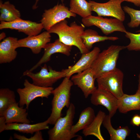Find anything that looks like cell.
<instances>
[{
	"instance_id": "cell-1",
	"label": "cell",
	"mask_w": 140,
	"mask_h": 140,
	"mask_svg": "<svg viewBox=\"0 0 140 140\" xmlns=\"http://www.w3.org/2000/svg\"><path fill=\"white\" fill-rule=\"evenodd\" d=\"M85 27L83 24L78 25L75 22L69 25L65 19L53 26L47 31L50 33L57 34L60 41L64 44L76 47L82 54L90 51L84 45L81 38Z\"/></svg>"
},
{
	"instance_id": "cell-2",
	"label": "cell",
	"mask_w": 140,
	"mask_h": 140,
	"mask_svg": "<svg viewBox=\"0 0 140 140\" xmlns=\"http://www.w3.org/2000/svg\"><path fill=\"white\" fill-rule=\"evenodd\" d=\"M73 85L70 78L65 77L60 85L52 91L53 97L51 102V113L47 119L49 124L54 125L62 116L63 108L69 107L71 103V90Z\"/></svg>"
},
{
	"instance_id": "cell-3",
	"label": "cell",
	"mask_w": 140,
	"mask_h": 140,
	"mask_svg": "<svg viewBox=\"0 0 140 140\" xmlns=\"http://www.w3.org/2000/svg\"><path fill=\"white\" fill-rule=\"evenodd\" d=\"M125 46L112 45L100 52L91 67L96 79L116 67L120 53Z\"/></svg>"
},
{
	"instance_id": "cell-4",
	"label": "cell",
	"mask_w": 140,
	"mask_h": 140,
	"mask_svg": "<svg viewBox=\"0 0 140 140\" xmlns=\"http://www.w3.org/2000/svg\"><path fill=\"white\" fill-rule=\"evenodd\" d=\"M75 113V106L71 103L66 115L59 118L54 127L48 131L49 140H70L75 137L78 140L82 139L81 136L73 134L71 131Z\"/></svg>"
},
{
	"instance_id": "cell-5",
	"label": "cell",
	"mask_w": 140,
	"mask_h": 140,
	"mask_svg": "<svg viewBox=\"0 0 140 140\" xmlns=\"http://www.w3.org/2000/svg\"><path fill=\"white\" fill-rule=\"evenodd\" d=\"M24 88L17 89V92L19 97L20 106L23 107L25 105L27 109L30 103L35 99L39 97L48 98L54 89L52 87H42L31 83L26 79L24 81Z\"/></svg>"
},
{
	"instance_id": "cell-6",
	"label": "cell",
	"mask_w": 140,
	"mask_h": 140,
	"mask_svg": "<svg viewBox=\"0 0 140 140\" xmlns=\"http://www.w3.org/2000/svg\"><path fill=\"white\" fill-rule=\"evenodd\" d=\"M123 72L116 68L96 79L98 87L109 91L119 99L124 94L123 90Z\"/></svg>"
},
{
	"instance_id": "cell-7",
	"label": "cell",
	"mask_w": 140,
	"mask_h": 140,
	"mask_svg": "<svg viewBox=\"0 0 140 140\" xmlns=\"http://www.w3.org/2000/svg\"><path fill=\"white\" fill-rule=\"evenodd\" d=\"M82 22L85 26H94L97 27L106 35L115 31L125 33L127 31L123 22L115 18H108L91 15L82 18Z\"/></svg>"
},
{
	"instance_id": "cell-8",
	"label": "cell",
	"mask_w": 140,
	"mask_h": 140,
	"mask_svg": "<svg viewBox=\"0 0 140 140\" xmlns=\"http://www.w3.org/2000/svg\"><path fill=\"white\" fill-rule=\"evenodd\" d=\"M23 75L30 78L34 84L47 87H52L58 80L66 77L65 73L62 70L57 71L50 66L48 67L45 64L39 72L34 73L27 70L24 72Z\"/></svg>"
},
{
	"instance_id": "cell-9",
	"label": "cell",
	"mask_w": 140,
	"mask_h": 140,
	"mask_svg": "<svg viewBox=\"0 0 140 140\" xmlns=\"http://www.w3.org/2000/svg\"><path fill=\"white\" fill-rule=\"evenodd\" d=\"M76 16V14L71 12L67 7L58 4L51 8L44 10L40 22L44 29L47 31L53 26L66 18Z\"/></svg>"
},
{
	"instance_id": "cell-10",
	"label": "cell",
	"mask_w": 140,
	"mask_h": 140,
	"mask_svg": "<svg viewBox=\"0 0 140 140\" xmlns=\"http://www.w3.org/2000/svg\"><path fill=\"white\" fill-rule=\"evenodd\" d=\"M123 0H109L103 3L90 1L92 11L96 12L98 16H110L123 22L125 20V12L121 6Z\"/></svg>"
},
{
	"instance_id": "cell-11",
	"label": "cell",
	"mask_w": 140,
	"mask_h": 140,
	"mask_svg": "<svg viewBox=\"0 0 140 140\" xmlns=\"http://www.w3.org/2000/svg\"><path fill=\"white\" fill-rule=\"evenodd\" d=\"M90 100L94 105H101L106 107L111 118L118 109V99L110 92L100 88L98 87L91 94Z\"/></svg>"
},
{
	"instance_id": "cell-12",
	"label": "cell",
	"mask_w": 140,
	"mask_h": 140,
	"mask_svg": "<svg viewBox=\"0 0 140 140\" xmlns=\"http://www.w3.org/2000/svg\"><path fill=\"white\" fill-rule=\"evenodd\" d=\"M5 29L17 30L28 36H32L39 34L44 27L41 23H38L20 18L10 22H1L0 29Z\"/></svg>"
},
{
	"instance_id": "cell-13",
	"label": "cell",
	"mask_w": 140,
	"mask_h": 140,
	"mask_svg": "<svg viewBox=\"0 0 140 140\" xmlns=\"http://www.w3.org/2000/svg\"><path fill=\"white\" fill-rule=\"evenodd\" d=\"M73 84L80 88L85 98H87L96 90L95 81L96 78L92 68H89L72 76Z\"/></svg>"
},
{
	"instance_id": "cell-14",
	"label": "cell",
	"mask_w": 140,
	"mask_h": 140,
	"mask_svg": "<svg viewBox=\"0 0 140 140\" xmlns=\"http://www.w3.org/2000/svg\"><path fill=\"white\" fill-rule=\"evenodd\" d=\"M51 37L50 33L47 31L37 35L28 36L18 40L17 47L28 48L33 54H38L50 41Z\"/></svg>"
},
{
	"instance_id": "cell-15",
	"label": "cell",
	"mask_w": 140,
	"mask_h": 140,
	"mask_svg": "<svg viewBox=\"0 0 140 140\" xmlns=\"http://www.w3.org/2000/svg\"><path fill=\"white\" fill-rule=\"evenodd\" d=\"M72 46L65 45L60 41L59 39L52 43L47 44L44 48L43 55L38 62L29 71L32 72L43 64L46 63L51 60V55L54 53H60L67 56L70 55Z\"/></svg>"
},
{
	"instance_id": "cell-16",
	"label": "cell",
	"mask_w": 140,
	"mask_h": 140,
	"mask_svg": "<svg viewBox=\"0 0 140 140\" xmlns=\"http://www.w3.org/2000/svg\"><path fill=\"white\" fill-rule=\"evenodd\" d=\"M100 52L99 47H95L91 51L82 54L80 59L74 65L62 70L65 73L66 77L70 78L73 74L90 68Z\"/></svg>"
},
{
	"instance_id": "cell-17",
	"label": "cell",
	"mask_w": 140,
	"mask_h": 140,
	"mask_svg": "<svg viewBox=\"0 0 140 140\" xmlns=\"http://www.w3.org/2000/svg\"><path fill=\"white\" fill-rule=\"evenodd\" d=\"M17 38L9 37L0 43V63H10L16 58L18 48Z\"/></svg>"
},
{
	"instance_id": "cell-18",
	"label": "cell",
	"mask_w": 140,
	"mask_h": 140,
	"mask_svg": "<svg viewBox=\"0 0 140 140\" xmlns=\"http://www.w3.org/2000/svg\"><path fill=\"white\" fill-rule=\"evenodd\" d=\"M19 103H15L9 107L5 112L7 124L14 123L30 124V121L27 118L28 114L26 108L18 106Z\"/></svg>"
},
{
	"instance_id": "cell-19",
	"label": "cell",
	"mask_w": 140,
	"mask_h": 140,
	"mask_svg": "<svg viewBox=\"0 0 140 140\" xmlns=\"http://www.w3.org/2000/svg\"><path fill=\"white\" fill-rule=\"evenodd\" d=\"M118 109L123 114L131 110H140V91H137L133 95L124 94L118 99Z\"/></svg>"
},
{
	"instance_id": "cell-20",
	"label": "cell",
	"mask_w": 140,
	"mask_h": 140,
	"mask_svg": "<svg viewBox=\"0 0 140 140\" xmlns=\"http://www.w3.org/2000/svg\"><path fill=\"white\" fill-rule=\"evenodd\" d=\"M47 120L41 122L34 124L26 123H14L7 124L5 129L6 130H14L23 133L33 134L41 130L49 129Z\"/></svg>"
},
{
	"instance_id": "cell-21",
	"label": "cell",
	"mask_w": 140,
	"mask_h": 140,
	"mask_svg": "<svg viewBox=\"0 0 140 140\" xmlns=\"http://www.w3.org/2000/svg\"><path fill=\"white\" fill-rule=\"evenodd\" d=\"M81 38L84 45L89 51L95 43L106 40L114 41L119 39L117 37L100 36L96 31L90 29L84 30Z\"/></svg>"
},
{
	"instance_id": "cell-22",
	"label": "cell",
	"mask_w": 140,
	"mask_h": 140,
	"mask_svg": "<svg viewBox=\"0 0 140 140\" xmlns=\"http://www.w3.org/2000/svg\"><path fill=\"white\" fill-rule=\"evenodd\" d=\"M109 115H105L102 123L110 136V140H125L130 133V130L127 126L120 127L116 129L112 125L111 119Z\"/></svg>"
},
{
	"instance_id": "cell-23",
	"label": "cell",
	"mask_w": 140,
	"mask_h": 140,
	"mask_svg": "<svg viewBox=\"0 0 140 140\" xmlns=\"http://www.w3.org/2000/svg\"><path fill=\"white\" fill-rule=\"evenodd\" d=\"M96 116L93 109L87 107L81 113L79 120L72 127L71 131L74 134L79 131L87 128L94 119Z\"/></svg>"
},
{
	"instance_id": "cell-24",
	"label": "cell",
	"mask_w": 140,
	"mask_h": 140,
	"mask_svg": "<svg viewBox=\"0 0 140 140\" xmlns=\"http://www.w3.org/2000/svg\"><path fill=\"white\" fill-rule=\"evenodd\" d=\"M0 20L10 22L20 18V11L9 1L3 3L0 1Z\"/></svg>"
},
{
	"instance_id": "cell-25",
	"label": "cell",
	"mask_w": 140,
	"mask_h": 140,
	"mask_svg": "<svg viewBox=\"0 0 140 140\" xmlns=\"http://www.w3.org/2000/svg\"><path fill=\"white\" fill-rule=\"evenodd\" d=\"M106 114L100 110L91 124L86 129L82 130V133L85 136H94L100 140H104L100 131V127Z\"/></svg>"
},
{
	"instance_id": "cell-26",
	"label": "cell",
	"mask_w": 140,
	"mask_h": 140,
	"mask_svg": "<svg viewBox=\"0 0 140 140\" xmlns=\"http://www.w3.org/2000/svg\"><path fill=\"white\" fill-rule=\"evenodd\" d=\"M70 11L83 18L92 15V10L90 3L86 0H70Z\"/></svg>"
},
{
	"instance_id": "cell-27",
	"label": "cell",
	"mask_w": 140,
	"mask_h": 140,
	"mask_svg": "<svg viewBox=\"0 0 140 140\" xmlns=\"http://www.w3.org/2000/svg\"><path fill=\"white\" fill-rule=\"evenodd\" d=\"M14 92L8 88L0 89V116H4L7 109L17 103Z\"/></svg>"
},
{
	"instance_id": "cell-28",
	"label": "cell",
	"mask_w": 140,
	"mask_h": 140,
	"mask_svg": "<svg viewBox=\"0 0 140 140\" xmlns=\"http://www.w3.org/2000/svg\"><path fill=\"white\" fill-rule=\"evenodd\" d=\"M123 9L125 12L128 14L130 20L128 23L129 27L131 28L138 27L140 25V10H136L127 6H124Z\"/></svg>"
},
{
	"instance_id": "cell-29",
	"label": "cell",
	"mask_w": 140,
	"mask_h": 140,
	"mask_svg": "<svg viewBox=\"0 0 140 140\" xmlns=\"http://www.w3.org/2000/svg\"><path fill=\"white\" fill-rule=\"evenodd\" d=\"M125 36L130 40V43L127 46L126 48L129 51L140 50V33L135 34L127 31Z\"/></svg>"
},
{
	"instance_id": "cell-30",
	"label": "cell",
	"mask_w": 140,
	"mask_h": 140,
	"mask_svg": "<svg viewBox=\"0 0 140 140\" xmlns=\"http://www.w3.org/2000/svg\"><path fill=\"white\" fill-rule=\"evenodd\" d=\"M130 123L138 127L140 125V116L137 114L134 115L131 120Z\"/></svg>"
},
{
	"instance_id": "cell-31",
	"label": "cell",
	"mask_w": 140,
	"mask_h": 140,
	"mask_svg": "<svg viewBox=\"0 0 140 140\" xmlns=\"http://www.w3.org/2000/svg\"><path fill=\"white\" fill-rule=\"evenodd\" d=\"M6 123L4 116H0V132L5 130Z\"/></svg>"
},
{
	"instance_id": "cell-32",
	"label": "cell",
	"mask_w": 140,
	"mask_h": 140,
	"mask_svg": "<svg viewBox=\"0 0 140 140\" xmlns=\"http://www.w3.org/2000/svg\"><path fill=\"white\" fill-rule=\"evenodd\" d=\"M124 1L131 2L137 6H140V0H123Z\"/></svg>"
},
{
	"instance_id": "cell-33",
	"label": "cell",
	"mask_w": 140,
	"mask_h": 140,
	"mask_svg": "<svg viewBox=\"0 0 140 140\" xmlns=\"http://www.w3.org/2000/svg\"><path fill=\"white\" fill-rule=\"evenodd\" d=\"M6 37L5 33L4 32L1 33L0 34V40L1 41L4 38Z\"/></svg>"
},
{
	"instance_id": "cell-34",
	"label": "cell",
	"mask_w": 140,
	"mask_h": 140,
	"mask_svg": "<svg viewBox=\"0 0 140 140\" xmlns=\"http://www.w3.org/2000/svg\"><path fill=\"white\" fill-rule=\"evenodd\" d=\"M35 0V2L34 3V5H33L32 6V9H36L37 8L38 6H37V4L39 1L40 0ZM62 1V0H61Z\"/></svg>"
},
{
	"instance_id": "cell-35",
	"label": "cell",
	"mask_w": 140,
	"mask_h": 140,
	"mask_svg": "<svg viewBox=\"0 0 140 140\" xmlns=\"http://www.w3.org/2000/svg\"><path fill=\"white\" fill-rule=\"evenodd\" d=\"M137 91H140V72L138 76V84Z\"/></svg>"
},
{
	"instance_id": "cell-36",
	"label": "cell",
	"mask_w": 140,
	"mask_h": 140,
	"mask_svg": "<svg viewBox=\"0 0 140 140\" xmlns=\"http://www.w3.org/2000/svg\"><path fill=\"white\" fill-rule=\"evenodd\" d=\"M137 137L140 139V135L138 134H136Z\"/></svg>"
},
{
	"instance_id": "cell-37",
	"label": "cell",
	"mask_w": 140,
	"mask_h": 140,
	"mask_svg": "<svg viewBox=\"0 0 140 140\" xmlns=\"http://www.w3.org/2000/svg\"><path fill=\"white\" fill-rule=\"evenodd\" d=\"M136 32H137L140 33V30L137 31Z\"/></svg>"
},
{
	"instance_id": "cell-38",
	"label": "cell",
	"mask_w": 140,
	"mask_h": 140,
	"mask_svg": "<svg viewBox=\"0 0 140 140\" xmlns=\"http://www.w3.org/2000/svg\"><path fill=\"white\" fill-rule=\"evenodd\" d=\"M139 115L140 116V115Z\"/></svg>"
},
{
	"instance_id": "cell-39",
	"label": "cell",
	"mask_w": 140,
	"mask_h": 140,
	"mask_svg": "<svg viewBox=\"0 0 140 140\" xmlns=\"http://www.w3.org/2000/svg\"></svg>"
}]
</instances>
